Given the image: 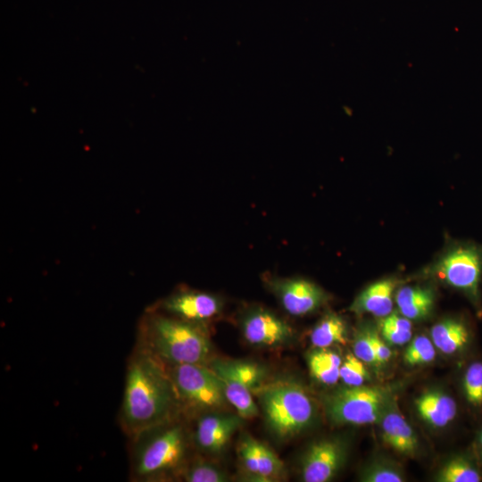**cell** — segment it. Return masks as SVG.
Instances as JSON below:
<instances>
[{
  "label": "cell",
  "instance_id": "6da1fadb",
  "mask_svg": "<svg viewBox=\"0 0 482 482\" xmlns=\"http://www.w3.org/2000/svg\"><path fill=\"white\" fill-rule=\"evenodd\" d=\"M165 366L136 345L127 365L120 411V423L129 437L175 419L181 403Z\"/></svg>",
  "mask_w": 482,
  "mask_h": 482
},
{
  "label": "cell",
  "instance_id": "7a4b0ae2",
  "mask_svg": "<svg viewBox=\"0 0 482 482\" xmlns=\"http://www.w3.org/2000/svg\"><path fill=\"white\" fill-rule=\"evenodd\" d=\"M137 343L166 366L204 364L210 340L199 323L148 311L138 327Z\"/></svg>",
  "mask_w": 482,
  "mask_h": 482
},
{
  "label": "cell",
  "instance_id": "3957f363",
  "mask_svg": "<svg viewBox=\"0 0 482 482\" xmlns=\"http://www.w3.org/2000/svg\"><path fill=\"white\" fill-rule=\"evenodd\" d=\"M170 421L148 428L130 436V478L153 481L179 469L187 453L185 428Z\"/></svg>",
  "mask_w": 482,
  "mask_h": 482
},
{
  "label": "cell",
  "instance_id": "277c9868",
  "mask_svg": "<svg viewBox=\"0 0 482 482\" xmlns=\"http://www.w3.org/2000/svg\"><path fill=\"white\" fill-rule=\"evenodd\" d=\"M270 431L278 439L295 436L313 422L316 409L306 390L297 382L278 379L254 392Z\"/></svg>",
  "mask_w": 482,
  "mask_h": 482
},
{
  "label": "cell",
  "instance_id": "5b68a950",
  "mask_svg": "<svg viewBox=\"0 0 482 482\" xmlns=\"http://www.w3.org/2000/svg\"><path fill=\"white\" fill-rule=\"evenodd\" d=\"M390 402L384 388L345 386L326 395L323 406L334 424L366 425L379 421Z\"/></svg>",
  "mask_w": 482,
  "mask_h": 482
},
{
  "label": "cell",
  "instance_id": "8992f818",
  "mask_svg": "<svg viewBox=\"0 0 482 482\" xmlns=\"http://www.w3.org/2000/svg\"><path fill=\"white\" fill-rule=\"evenodd\" d=\"M211 369L221 381L226 399L237 414L243 419L255 417L259 410L252 394L263 385L262 367L249 362L216 360Z\"/></svg>",
  "mask_w": 482,
  "mask_h": 482
},
{
  "label": "cell",
  "instance_id": "52a82bcc",
  "mask_svg": "<svg viewBox=\"0 0 482 482\" xmlns=\"http://www.w3.org/2000/svg\"><path fill=\"white\" fill-rule=\"evenodd\" d=\"M437 277L478 302L482 278V246L460 243L451 246L436 264Z\"/></svg>",
  "mask_w": 482,
  "mask_h": 482
},
{
  "label": "cell",
  "instance_id": "ba28073f",
  "mask_svg": "<svg viewBox=\"0 0 482 482\" xmlns=\"http://www.w3.org/2000/svg\"><path fill=\"white\" fill-rule=\"evenodd\" d=\"M168 369L181 403L208 410L227 401L221 381L211 368L188 363Z\"/></svg>",
  "mask_w": 482,
  "mask_h": 482
},
{
  "label": "cell",
  "instance_id": "9c48e42d",
  "mask_svg": "<svg viewBox=\"0 0 482 482\" xmlns=\"http://www.w3.org/2000/svg\"><path fill=\"white\" fill-rule=\"evenodd\" d=\"M268 285L283 308L293 316L309 314L327 300L318 285L304 278H272Z\"/></svg>",
  "mask_w": 482,
  "mask_h": 482
},
{
  "label": "cell",
  "instance_id": "30bf717a",
  "mask_svg": "<svg viewBox=\"0 0 482 482\" xmlns=\"http://www.w3.org/2000/svg\"><path fill=\"white\" fill-rule=\"evenodd\" d=\"M247 342L259 346H277L293 337V329L284 320L262 308L248 312L242 320Z\"/></svg>",
  "mask_w": 482,
  "mask_h": 482
},
{
  "label": "cell",
  "instance_id": "8fae6325",
  "mask_svg": "<svg viewBox=\"0 0 482 482\" xmlns=\"http://www.w3.org/2000/svg\"><path fill=\"white\" fill-rule=\"evenodd\" d=\"M345 451L340 442L324 439L312 444L306 452L301 468L304 482H328L340 470Z\"/></svg>",
  "mask_w": 482,
  "mask_h": 482
},
{
  "label": "cell",
  "instance_id": "7c38bea8",
  "mask_svg": "<svg viewBox=\"0 0 482 482\" xmlns=\"http://www.w3.org/2000/svg\"><path fill=\"white\" fill-rule=\"evenodd\" d=\"M221 302L213 295L181 290L165 298L159 308L173 317L200 323L218 315L221 310Z\"/></svg>",
  "mask_w": 482,
  "mask_h": 482
},
{
  "label": "cell",
  "instance_id": "4fadbf2b",
  "mask_svg": "<svg viewBox=\"0 0 482 482\" xmlns=\"http://www.w3.org/2000/svg\"><path fill=\"white\" fill-rule=\"evenodd\" d=\"M242 419L239 415H203L198 419L194 430L195 445L205 453H220L242 424Z\"/></svg>",
  "mask_w": 482,
  "mask_h": 482
},
{
  "label": "cell",
  "instance_id": "5bb4252c",
  "mask_svg": "<svg viewBox=\"0 0 482 482\" xmlns=\"http://www.w3.org/2000/svg\"><path fill=\"white\" fill-rule=\"evenodd\" d=\"M238 453L246 470L260 481H270L283 471L284 464L278 456L249 435L241 438Z\"/></svg>",
  "mask_w": 482,
  "mask_h": 482
},
{
  "label": "cell",
  "instance_id": "9a60e30c",
  "mask_svg": "<svg viewBox=\"0 0 482 482\" xmlns=\"http://www.w3.org/2000/svg\"><path fill=\"white\" fill-rule=\"evenodd\" d=\"M379 421L382 438L387 445L403 454L415 453L418 449L417 436L396 404L390 402Z\"/></svg>",
  "mask_w": 482,
  "mask_h": 482
},
{
  "label": "cell",
  "instance_id": "2e32d148",
  "mask_svg": "<svg viewBox=\"0 0 482 482\" xmlns=\"http://www.w3.org/2000/svg\"><path fill=\"white\" fill-rule=\"evenodd\" d=\"M395 281L392 278L378 280L362 291L353 300L349 310L354 313H370L386 317L393 309V295Z\"/></svg>",
  "mask_w": 482,
  "mask_h": 482
},
{
  "label": "cell",
  "instance_id": "e0dca14e",
  "mask_svg": "<svg viewBox=\"0 0 482 482\" xmlns=\"http://www.w3.org/2000/svg\"><path fill=\"white\" fill-rule=\"evenodd\" d=\"M415 407L420 417L435 428L447 426L456 416L457 404L447 394L429 390L415 400Z\"/></svg>",
  "mask_w": 482,
  "mask_h": 482
},
{
  "label": "cell",
  "instance_id": "ac0fdd59",
  "mask_svg": "<svg viewBox=\"0 0 482 482\" xmlns=\"http://www.w3.org/2000/svg\"><path fill=\"white\" fill-rule=\"evenodd\" d=\"M395 298L400 313L409 320L426 318L434 305L433 292L428 287L419 286L400 288Z\"/></svg>",
  "mask_w": 482,
  "mask_h": 482
},
{
  "label": "cell",
  "instance_id": "d6986e66",
  "mask_svg": "<svg viewBox=\"0 0 482 482\" xmlns=\"http://www.w3.org/2000/svg\"><path fill=\"white\" fill-rule=\"evenodd\" d=\"M430 337L436 348L445 354H453L467 345L470 334L462 321L446 319L431 328Z\"/></svg>",
  "mask_w": 482,
  "mask_h": 482
},
{
  "label": "cell",
  "instance_id": "ffe728a7",
  "mask_svg": "<svg viewBox=\"0 0 482 482\" xmlns=\"http://www.w3.org/2000/svg\"><path fill=\"white\" fill-rule=\"evenodd\" d=\"M342 362L340 355L327 348H317L307 356L311 375L325 385H334L340 379Z\"/></svg>",
  "mask_w": 482,
  "mask_h": 482
},
{
  "label": "cell",
  "instance_id": "44dd1931",
  "mask_svg": "<svg viewBox=\"0 0 482 482\" xmlns=\"http://www.w3.org/2000/svg\"><path fill=\"white\" fill-rule=\"evenodd\" d=\"M310 340L315 348H328L336 344L345 345L347 341L345 321L335 313L325 315L312 328Z\"/></svg>",
  "mask_w": 482,
  "mask_h": 482
},
{
  "label": "cell",
  "instance_id": "7402d4cb",
  "mask_svg": "<svg viewBox=\"0 0 482 482\" xmlns=\"http://www.w3.org/2000/svg\"><path fill=\"white\" fill-rule=\"evenodd\" d=\"M479 471L463 458L448 461L439 471L436 480L440 482H479Z\"/></svg>",
  "mask_w": 482,
  "mask_h": 482
},
{
  "label": "cell",
  "instance_id": "603a6c76",
  "mask_svg": "<svg viewBox=\"0 0 482 482\" xmlns=\"http://www.w3.org/2000/svg\"><path fill=\"white\" fill-rule=\"evenodd\" d=\"M183 478L187 482H225L226 474L212 463L195 461L183 470Z\"/></svg>",
  "mask_w": 482,
  "mask_h": 482
},
{
  "label": "cell",
  "instance_id": "cb8c5ba5",
  "mask_svg": "<svg viewBox=\"0 0 482 482\" xmlns=\"http://www.w3.org/2000/svg\"><path fill=\"white\" fill-rule=\"evenodd\" d=\"M436 357L435 345L431 339L425 336L414 337L403 354L407 365L416 366L432 362Z\"/></svg>",
  "mask_w": 482,
  "mask_h": 482
},
{
  "label": "cell",
  "instance_id": "d4e9b609",
  "mask_svg": "<svg viewBox=\"0 0 482 482\" xmlns=\"http://www.w3.org/2000/svg\"><path fill=\"white\" fill-rule=\"evenodd\" d=\"M340 379L345 386H362L369 380V372L364 362L357 358L353 353L346 354L339 370Z\"/></svg>",
  "mask_w": 482,
  "mask_h": 482
},
{
  "label": "cell",
  "instance_id": "484cf974",
  "mask_svg": "<svg viewBox=\"0 0 482 482\" xmlns=\"http://www.w3.org/2000/svg\"><path fill=\"white\" fill-rule=\"evenodd\" d=\"M463 389L467 401L474 406L482 405V362H475L466 370Z\"/></svg>",
  "mask_w": 482,
  "mask_h": 482
},
{
  "label": "cell",
  "instance_id": "4316f807",
  "mask_svg": "<svg viewBox=\"0 0 482 482\" xmlns=\"http://www.w3.org/2000/svg\"><path fill=\"white\" fill-rule=\"evenodd\" d=\"M361 480L364 482H403V476L397 469L385 465L374 464L363 471Z\"/></svg>",
  "mask_w": 482,
  "mask_h": 482
},
{
  "label": "cell",
  "instance_id": "83f0119b",
  "mask_svg": "<svg viewBox=\"0 0 482 482\" xmlns=\"http://www.w3.org/2000/svg\"><path fill=\"white\" fill-rule=\"evenodd\" d=\"M353 350V354L364 363L378 365L370 338V330L362 329L355 335Z\"/></svg>",
  "mask_w": 482,
  "mask_h": 482
},
{
  "label": "cell",
  "instance_id": "f1b7e54d",
  "mask_svg": "<svg viewBox=\"0 0 482 482\" xmlns=\"http://www.w3.org/2000/svg\"><path fill=\"white\" fill-rule=\"evenodd\" d=\"M382 337L391 345H402L411 338V330H401L393 327L380 324Z\"/></svg>",
  "mask_w": 482,
  "mask_h": 482
},
{
  "label": "cell",
  "instance_id": "f546056e",
  "mask_svg": "<svg viewBox=\"0 0 482 482\" xmlns=\"http://www.w3.org/2000/svg\"><path fill=\"white\" fill-rule=\"evenodd\" d=\"M370 338L378 364H383L388 362V360L391 358L392 353L387 345L375 331H370Z\"/></svg>",
  "mask_w": 482,
  "mask_h": 482
},
{
  "label": "cell",
  "instance_id": "4dcf8cb0",
  "mask_svg": "<svg viewBox=\"0 0 482 482\" xmlns=\"http://www.w3.org/2000/svg\"><path fill=\"white\" fill-rule=\"evenodd\" d=\"M380 324L393 327L401 330H411V320L402 314L399 315L397 313H390L381 319Z\"/></svg>",
  "mask_w": 482,
  "mask_h": 482
},
{
  "label": "cell",
  "instance_id": "1f68e13d",
  "mask_svg": "<svg viewBox=\"0 0 482 482\" xmlns=\"http://www.w3.org/2000/svg\"><path fill=\"white\" fill-rule=\"evenodd\" d=\"M480 445H481V446H482V431H481V433H480Z\"/></svg>",
  "mask_w": 482,
  "mask_h": 482
}]
</instances>
